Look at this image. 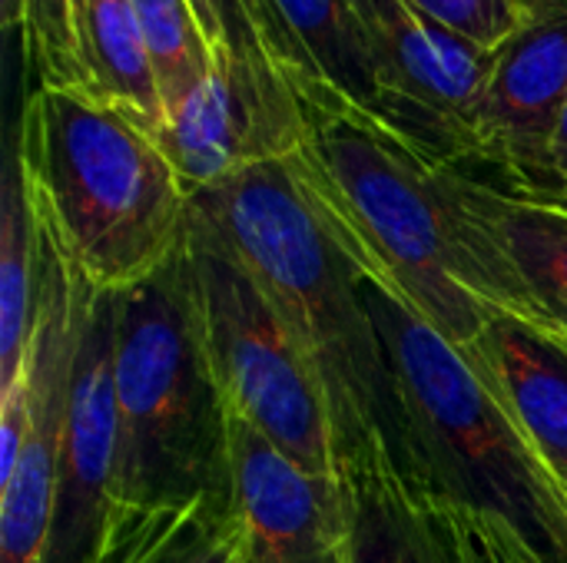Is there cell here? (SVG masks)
<instances>
[{"label": "cell", "instance_id": "6da1fadb", "mask_svg": "<svg viewBox=\"0 0 567 563\" xmlns=\"http://www.w3.org/2000/svg\"><path fill=\"white\" fill-rule=\"evenodd\" d=\"M189 209L249 265L302 352L329 411L336 478L409 504L429 484L395 365L362 275L319 222L289 156L196 189Z\"/></svg>", "mask_w": 567, "mask_h": 563}, {"label": "cell", "instance_id": "7a4b0ae2", "mask_svg": "<svg viewBox=\"0 0 567 563\" xmlns=\"http://www.w3.org/2000/svg\"><path fill=\"white\" fill-rule=\"evenodd\" d=\"M296 83L306 143L289 153V166L319 222L362 282L458 352L468 348L495 302L458 169L425 163L339 90L306 76Z\"/></svg>", "mask_w": 567, "mask_h": 563}, {"label": "cell", "instance_id": "3957f363", "mask_svg": "<svg viewBox=\"0 0 567 563\" xmlns=\"http://www.w3.org/2000/svg\"><path fill=\"white\" fill-rule=\"evenodd\" d=\"M113 295L116 475L106 531L233 528L229 405L203 355L179 252Z\"/></svg>", "mask_w": 567, "mask_h": 563}, {"label": "cell", "instance_id": "277c9868", "mask_svg": "<svg viewBox=\"0 0 567 563\" xmlns=\"http://www.w3.org/2000/svg\"><path fill=\"white\" fill-rule=\"evenodd\" d=\"M10 156L37 229L93 289L123 292L183 249L193 192L156 136L96 96L33 86Z\"/></svg>", "mask_w": 567, "mask_h": 563}, {"label": "cell", "instance_id": "5b68a950", "mask_svg": "<svg viewBox=\"0 0 567 563\" xmlns=\"http://www.w3.org/2000/svg\"><path fill=\"white\" fill-rule=\"evenodd\" d=\"M365 299L402 385L425 484L508 524L542 563H567V491L558 471L452 342L369 282Z\"/></svg>", "mask_w": 567, "mask_h": 563}, {"label": "cell", "instance_id": "8992f818", "mask_svg": "<svg viewBox=\"0 0 567 563\" xmlns=\"http://www.w3.org/2000/svg\"><path fill=\"white\" fill-rule=\"evenodd\" d=\"M183 285L209 372L233 415L309 475L336 478L322 392L249 265L189 209Z\"/></svg>", "mask_w": 567, "mask_h": 563}, {"label": "cell", "instance_id": "52a82bcc", "mask_svg": "<svg viewBox=\"0 0 567 563\" xmlns=\"http://www.w3.org/2000/svg\"><path fill=\"white\" fill-rule=\"evenodd\" d=\"M352 3L375 76V100L365 113L425 163L465 169L475 159V113L495 53L432 23L409 0Z\"/></svg>", "mask_w": 567, "mask_h": 563}, {"label": "cell", "instance_id": "ba28073f", "mask_svg": "<svg viewBox=\"0 0 567 563\" xmlns=\"http://www.w3.org/2000/svg\"><path fill=\"white\" fill-rule=\"evenodd\" d=\"M93 292L76 265L40 232L37 319L23 362L30 375V428L17 468L0 488V563H43L47 557L70 388Z\"/></svg>", "mask_w": 567, "mask_h": 563}, {"label": "cell", "instance_id": "9c48e42d", "mask_svg": "<svg viewBox=\"0 0 567 563\" xmlns=\"http://www.w3.org/2000/svg\"><path fill=\"white\" fill-rule=\"evenodd\" d=\"M565 106L567 7L545 3V10L495 53L475 113V159L502 173V192L542 206L551 202L548 149Z\"/></svg>", "mask_w": 567, "mask_h": 563}, {"label": "cell", "instance_id": "30bf717a", "mask_svg": "<svg viewBox=\"0 0 567 563\" xmlns=\"http://www.w3.org/2000/svg\"><path fill=\"white\" fill-rule=\"evenodd\" d=\"M229 445L246 563H349L352 504L339 478L309 475L239 415Z\"/></svg>", "mask_w": 567, "mask_h": 563}, {"label": "cell", "instance_id": "8fae6325", "mask_svg": "<svg viewBox=\"0 0 567 563\" xmlns=\"http://www.w3.org/2000/svg\"><path fill=\"white\" fill-rule=\"evenodd\" d=\"M116 475L113 295L93 292L70 388L66 435L56 471L53 524L43 563H93Z\"/></svg>", "mask_w": 567, "mask_h": 563}, {"label": "cell", "instance_id": "7c38bea8", "mask_svg": "<svg viewBox=\"0 0 567 563\" xmlns=\"http://www.w3.org/2000/svg\"><path fill=\"white\" fill-rule=\"evenodd\" d=\"M458 355L561 475L567 468V338L492 309L475 342Z\"/></svg>", "mask_w": 567, "mask_h": 563}, {"label": "cell", "instance_id": "4fadbf2b", "mask_svg": "<svg viewBox=\"0 0 567 563\" xmlns=\"http://www.w3.org/2000/svg\"><path fill=\"white\" fill-rule=\"evenodd\" d=\"M458 189L475 222L485 229L498 256L515 272L518 285L525 289V295L535 302L548 332L567 338L565 209L518 199L465 169H458Z\"/></svg>", "mask_w": 567, "mask_h": 563}, {"label": "cell", "instance_id": "5bb4252c", "mask_svg": "<svg viewBox=\"0 0 567 563\" xmlns=\"http://www.w3.org/2000/svg\"><path fill=\"white\" fill-rule=\"evenodd\" d=\"M83 93L120 110L146 133L166 123L156 73L130 0H83L76 10Z\"/></svg>", "mask_w": 567, "mask_h": 563}, {"label": "cell", "instance_id": "9a60e30c", "mask_svg": "<svg viewBox=\"0 0 567 563\" xmlns=\"http://www.w3.org/2000/svg\"><path fill=\"white\" fill-rule=\"evenodd\" d=\"M296 76L326 83L369 110L375 76L369 40L352 0H269Z\"/></svg>", "mask_w": 567, "mask_h": 563}, {"label": "cell", "instance_id": "2e32d148", "mask_svg": "<svg viewBox=\"0 0 567 563\" xmlns=\"http://www.w3.org/2000/svg\"><path fill=\"white\" fill-rule=\"evenodd\" d=\"M40 292V232L23 192V176L10 156L0 206V392L27 362Z\"/></svg>", "mask_w": 567, "mask_h": 563}, {"label": "cell", "instance_id": "e0dca14e", "mask_svg": "<svg viewBox=\"0 0 567 563\" xmlns=\"http://www.w3.org/2000/svg\"><path fill=\"white\" fill-rule=\"evenodd\" d=\"M399 511L425 563H542L508 524L435 484L419 491L409 504H399Z\"/></svg>", "mask_w": 567, "mask_h": 563}, {"label": "cell", "instance_id": "ac0fdd59", "mask_svg": "<svg viewBox=\"0 0 567 563\" xmlns=\"http://www.w3.org/2000/svg\"><path fill=\"white\" fill-rule=\"evenodd\" d=\"M206 40L213 66L272 90H296V66L272 20L269 0H189Z\"/></svg>", "mask_w": 567, "mask_h": 563}, {"label": "cell", "instance_id": "d6986e66", "mask_svg": "<svg viewBox=\"0 0 567 563\" xmlns=\"http://www.w3.org/2000/svg\"><path fill=\"white\" fill-rule=\"evenodd\" d=\"M130 3L156 73L163 113L169 119L213 73V46L189 0H130Z\"/></svg>", "mask_w": 567, "mask_h": 563}, {"label": "cell", "instance_id": "ffe728a7", "mask_svg": "<svg viewBox=\"0 0 567 563\" xmlns=\"http://www.w3.org/2000/svg\"><path fill=\"white\" fill-rule=\"evenodd\" d=\"M409 3L432 23L445 27L449 33L488 53H498L545 10V0H409Z\"/></svg>", "mask_w": 567, "mask_h": 563}, {"label": "cell", "instance_id": "44dd1931", "mask_svg": "<svg viewBox=\"0 0 567 563\" xmlns=\"http://www.w3.org/2000/svg\"><path fill=\"white\" fill-rule=\"evenodd\" d=\"M349 563H425L405 514L392 498L349 491Z\"/></svg>", "mask_w": 567, "mask_h": 563}, {"label": "cell", "instance_id": "7402d4cb", "mask_svg": "<svg viewBox=\"0 0 567 563\" xmlns=\"http://www.w3.org/2000/svg\"><path fill=\"white\" fill-rule=\"evenodd\" d=\"M27 428H30V375L23 368L20 378L0 392V488L10 481L17 468Z\"/></svg>", "mask_w": 567, "mask_h": 563}, {"label": "cell", "instance_id": "603a6c76", "mask_svg": "<svg viewBox=\"0 0 567 563\" xmlns=\"http://www.w3.org/2000/svg\"><path fill=\"white\" fill-rule=\"evenodd\" d=\"M548 179H551V202L555 209L567 212V106L558 116L551 149H548Z\"/></svg>", "mask_w": 567, "mask_h": 563}, {"label": "cell", "instance_id": "cb8c5ba5", "mask_svg": "<svg viewBox=\"0 0 567 563\" xmlns=\"http://www.w3.org/2000/svg\"><path fill=\"white\" fill-rule=\"evenodd\" d=\"M183 563H246L239 524H236V528H229V531H223L216 541H209L206 548H199L193 557H186Z\"/></svg>", "mask_w": 567, "mask_h": 563}, {"label": "cell", "instance_id": "d4e9b609", "mask_svg": "<svg viewBox=\"0 0 567 563\" xmlns=\"http://www.w3.org/2000/svg\"><path fill=\"white\" fill-rule=\"evenodd\" d=\"M558 478H561V484H565V491H567V468L561 471V475H558Z\"/></svg>", "mask_w": 567, "mask_h": 563}, {"label": "cell", "instance_id": "484cf974", "mask_svg": "<svg viewBox=\"0 0 567 563\" xmlns=\"http://www.w3.org/2000/svg\"><path fill=\"white\" fill-rule=\"evenodd\" d=\"M545 3H565L567 7V0H545Z\"/></svg>", "mask_w": 567, "mask_h": 563}, {"label": "cell", "instance_id": "4316f807", "mask_svg": "<svg viewBox=\"0 0 567 563\" xmlns=\"http://www.w3.org/2000/svg\"><path fill=\"white\" fill-rule=\"evenodd\" d=\"M80 3H83V0H73V10H80Z\"/></svg>", "mask_w": 567, "mask_h": 563}]
</instances>
